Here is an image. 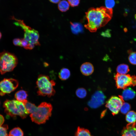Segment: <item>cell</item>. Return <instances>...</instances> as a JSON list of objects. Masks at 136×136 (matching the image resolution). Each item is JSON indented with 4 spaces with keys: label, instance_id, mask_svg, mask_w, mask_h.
I'll list each match as a JSON object with an SVG mask.
<instances>
[{
    "label": "cell",
    "instance_id": "obj_1",
    "mask_svg": "<svg viewBox=\"0 0 136 136\" xmlns=\"http://www.w3.org/2000/svg\"><path fill=\"white\" fill-rule=\"evenodd\" d=\"M87 23L85 27L91 32H95L104 26L111 20L113 15V9L106 7L91 8L86 13Z\"/></svg>",
    "mask_w": 136,
    "mask_h": 136
},
{
    "label": "cell",
    "instance_id": "obj_2",
    "mask_svg": "<svg viewBox=\"0 0 136 136\" xmlns=\"http://www.w3.org/2000/svg\"><path fill=\"white\" fill-rule=\"evenodd\" d=\"M3 107L6 114L12 117L18 115L24 119L29 114L24 104L17 100L7 99L4 103Z\"/></svg>",
    "mask_w": 136,
    "mask_h": 136
},
{
    "label": "cell",
    "instance_id": "obj_3",
    "mask_svg": "<svg viewBox=\"0 0 136 136\" xmlns=\"http://www.w3.org/2000/svg\"><path fill=\"white\" fill-rule=\"evenodd\" d=\"M52 109V106L50 103H41L30 114V116L32 121L39 124L45 123L51 116Z\"/></svg>",
    "mask_w": 136,
    "mask_h": 136
},
{
    "label": "cell",
    "instance_id": "obj_4",
    "mask_svg": "<svg viewBox=\"0 0 136 136\" xmlns=\"http://www.w3.org/2000/svg\"><path fill=\"white\" fill-rule=\"evenodd\" d=\"M55 84V81L53 80H50L48 76L39 75L36 82L38 95L43 96H47L48 97L53 96L55 93L53 88Z\"/></svg>",
    "mask_w": 136,
    "mask_h": 136
},
{
    "label": "cell",
    "instance_id": "obj_5",
    "mask_svg": "<svg viewBox=\"0 0 136 136\" xmlns=\"http://www.w3.org/2000/svg\"><path fill=\"white\" fill-rule=\"evenodd\" d=\"M18 63L16 57L10 53L4 51L0 53V73L3 75L12 71Z\"/></svg>",
    "mask_w": 136,
    "mask_h": 136
},
{
    "label": "cell",
    "instance_id": "obj_6",
    "mask_svg": "<svg viewBox=\"0 0 136 136\" xmlns=\"http://www.w3.org/2000/svg\"><path fill=\"white\" fill-rule=\"evenodd\" d=\"M12 18L16 21L14 23L15 25L20 26L25 31L24 39L30 44L40 45L39 41V34L37 31L26 25L23 20L16 19L14 17Z\"/></svg>",
    "mask_w": 136,
    "mask_h": 136
},
{
    "label": "cell",
    "instance_id": "obj_7",
    "mask_svg": "<svg viewBox=\"0 0 136 136\" xmlns=\"http://www.w3.org/2000/svg\"><path fill=\"white\" fill-rule=\"evenodd\" d=\"M116 86L118 89L124 90L129 86H136V76L129 74H120L118 73L114 77Z\"/></svg>",
    "mask_w": 136,
    "mask_h": 136
},
{
    "label": "cell",
    "instance_id": "obj_8",
    "mask_svg": "<svg viewBox=\"0 0 136 136\" xmlns=\"http://www.w3.org/2000/svg\"><path fill=\"white\" fill-rule=\"evenodd\" d=\"M18 82L12 78H5L0 81V95L3 96L6 94L9 93L17 87Z\"/></svg>",
    "mask_w": 136,
    "mask_h": 136
},
{
    "label": "cell",
    "instance_id": "obj_9",
    "mask_svg": "<svg viewBox=\"0 0 136 136\" xmlns=\"http://www.w3.org/2000/svg\"><path fill=\"white\" fill-rule=\"evenodd\" d=\"M119 97L111 96L107 101L106 107L108 108L113 115L117 114L123 103L124 102L121 95Z\"/></svg>",
    "mask_w": 136,
    "mask_h": 136
},
{
    "label": "cell",
    "instance_id": "obj_10",
    "mask_svg": "<svg viewBox=\"0 0 136 136\" xmlns=\"http://www.w3.org/2000/svg\"><path fill=\"white\" fill-rule=\"evenodd\" d=\"M105 98L106 96L102 91H96L91 96L88 105L92 108H97L104 104Z\"/></svg>",
    "mask_w": 136,
    "mask_h": 136
},
{
    "label": "cell",
    "instance_id": "obj_11",
    "mask_svg": "<svg viewBox=\"0 0 136 136\" xmlns=\"http://www.w3.org/2000/svg\"><path fill=\"white\" fill-rule=\"evenodd\" d=\"M121 136H136V123L127 124L122 131Z\"/></svg>",
    "mask_w": 136,
    "mask_h": 136
},
{
    "label": "cell",
    "instance_id": "obj_12",
    "mask_svg": "<svg viewBox=\"0 0 136 136\" xmlns=\"http://www.w3.org/2000/svg\"><path fill=\"white\" fill-rule=\"evenodd\" d=\"M94 67L92 64L86 62L83 63L80 67V71L83 74L88 76L91 74L94 71Z\"/></svg>",
    "mask_w": 136,
    "mask_h": 136
},
{
    "label": "cell",
    "instance_id": "obj_13",
    "mask_svg": "<svg viewBox=\"0 0 136 136\" xmlns=\"http://www.w3.org/2000/svg\"><path fill=\"white\" fill-rule=\"evenodd\" d=\"M135 95V92L131 88H128L124 90L121 96L124 100H128L133 98Z\"/></svg>",
    "mask_w": 136,
    "mask_h": 136
},
{
    "label": "cell",
    "instance_id": "obj_14",
    "mask_svg": "<svg viewBox=\"0 0 136 136\" xmlns=\"http://www.w3.org/2000/svg\"><path fill=\"white\" fill-rule=\"evenodd\" d=\"M28 96L27 92L22 90L17 91L15 95V97L17 100L23 103L27 100Z\"/></svg>",
    "mask_w": 136,
    "mask_h": 136
},
{
    "label": "cell",
    "instance_id": "obj_15",
    "mask_svg": "<svg viewBox=\"0 0 136 136\" xmlns=\"http://www.w3.org/2000/svg\"><path fill=\"white\" fill-rule=\"evenodd\" d=\"M70 23L71 30L73 33L77 34L83 32V27L81 24L78 23H72L71 22Z\"/></svg>",
    "mask_w": 136,
    "mask_h": 136
},
{
    "label": "cell",
    "instance_id": "obj_16",
    "mask_svg": "<svg viewBox=\"0 0 136 136\" xmlns=\"http://www.w3.org/2000/svg\"><path fill=\"white\" fill-rule=\"evenodd\" d=\"M70 72L67 69L64 68L62 69L58 74L59 78L62 80H66L70 76Z\"/></svg>",
    "mask_w": 136,
    "mask_h": 136
},
{
    "label": "cell",
    "instance_id": "obj_17",
    "mask_svg": "<svg viewBox=\"0 0 136 136\" xmlns=\"http://www.w3.org/2000/svg\"><path fill=\"white\" fill-rule=\"evenodd\" d=\"M126 120L129 123H135L136 122V113L133 111H129L126 115Z\"/></svg>",
    "mask_w": 136,
    "mask_h": 136
},
{
    "label": "cell",
    "instance_id": "obj_18",
    "mask_svg": "<svg viewBox=\"0 0 136 136\" xmlns=\"http://www.w3.org/2000/svg\"><path fill=\"white\" fill-rule=\"evenodd\" d=\"M116 71L117 73L120 74H125L129 71L128 65L125 64H121L117 67Z\"/></svg>",
    "mask_w": 136,
    "mask_h": 136
},
{
    "label": "cell",
    "instance_id": "obj_19",
    "mask_svg": "<svg viewBox=\"0 0 136 136\" xmlns=\"http://www.w3.org/2000/svg\"><path fill=\"white\" fill-rule=\"evenodd\" d=\"M70 5L68 2L65 0L60 1L58 5V9L62 12H65L68 10Z\"/></svg>",
    "mask_w": 136,
    "mask_h": 136
},
{
    "label": "cell",
    "instance_id": "obj_20",
    "mask_svg": "<svg viewBox=\"0 0 136 136\" xmlns=\"http://www.w3.org/2000/svg\"><path fill=\"white\" fill-rule=\"evenodd\" d=\"M75 136H92L89 131L83 128L78 127Z\"/></svg>",
    "mask_w": 136,
    "mask_h": 136
},
{
    "label": "cell",
    "instance_id": "obj_21",
    "mask_svg": "<svg viewBox=\"0 0 136 136\" xmlns=\"http://www.w3.org/2000/svg\"><path fill=\"white\" fill-rule=\"evenodd\" d=\"M23 132L19 127H15L12 129L9 132L10 136H23Z\"/></svg>",
    "mask_w": 136,
    "mask_h": 136
},
{
    "label": "cell",
    "instance_id": "obj_22",
    "mask_svg": "<svg viewBox=\"0 0 136 136\" xmlns=\"http://www.w3.org/2000/svg\"><path fill=\"white\" fill-rule=\"evenodd\" d=\"M76 93L77 97L80 98H82L86 96L87 91L84 88H78L77 90Z\"/></svg>",
    "mask_w": 136,
    "mask_h": 136
},
{
    "label": "cell",
    "instance_id": "obj_23",
    "mask_svg": "<svg viewBox=\"0 0 136 136\" xmlns=\"http://www.w3.org/2000/svg\"><path fill=\"white\" fill-rule=\"evenodd\" d=\"M131 108V106L128 103L124 102L120 109L121 112L123 114H127Z\"/></svg>",
    "mask_w": 136,
    "mask_h": 136
},
{
    "label": "cell",
    "instance_id": "obj_24",
    "mask_svg": "<svg viewBox=\"0 0 136 136\" xmlns=\"http://www.w3.org/2000/svg\"><path fill=\"white\" fill-rule=\"evenodd\" d=\"M128 59L129 62L131 64L136 65V52H131L129 55Z\"/></svg>",
    "mask_w": 136,
    "mask_h": 136
},
{
    "label": "cell",
    "instance_id": "obj_25",
    "mask_svg": "<svg viewBox=\"0 0 136 136\" xmlns=\"http://www.w3.org/2000/svg\"><path fill=\"white\" fill-rule=\"evenodd\" d=\"M8 126L7 125H5L0 126V136H8L7 133Z\"/></svg>",
    "mask_w": 136,
    "mask_h": 136
},
{
    "label": "cell",
    "instance_id": "obj_26",
    "mask_svg": "<svg viewBox=\"0 0 136 136\" xmlns=\"http://www.w3.org/2000/svg\"><path fill=\"white\" fill-rule=\"evenodd\" d=\"M115 4V1L112 0H107L105 1L106 7L107 9H111L114 7Z\"/></svg>",
    "mask_w": 136,
    "mask_h": 136
},
{
    "label": "cell",
    "instance_id": "obj_27",
    "mask_svg": "<svg viewBox=\"0 0 136 136\" xmlns=\"http://www.w3.org/2000/svg\"><path fill=\"white\" fill-rule=\"evenodd\" d=\"M21 46L26 49H29V43L24 39H21Z\"/></svg>",
    "mask_w": 136,
    "mask_h": 136
},
{
    "label": "cell",
    "instance_id": "obj_28",
    "mask_svg": "<svg viewBox=\"0 0 136 136\" xmlns=\"http://www.w3.org/2000/svg\"><path fill=\"white\" fill-rule=\"evenodd\" d=\"M67 1L69 5L73 7L78 6L80 2V1L79 0H69Z\"/></svg>",
    "mask_w": 136,
    "mask_h": 136
},
{
    "label": "cell",
    "instance_id": "obj_29",
    "mask_svg": "<svg viewBox=\"0 0 136 136\" xmlns=\"http://www.w3.org/2000/svg\"><path fill=\"white\" fill-rule=\"evenodd\" d=\"M111 30L107 29L105 31L102 32L101 33V36L103 37L110 38L111 37V34L110 33Z\"/></svg>",
    "mask_w": 136,
    "mask_h": 136
},
{
    "label": "cell",
    "instance_id": "obj_30",
    "mask_svg": "<svg viewBox=\"0 0 136 136\" xmlns=\"http://www.w3.org/2000/svg\"><path fill=\"white\" fill-rule=\"evenodd\" d=\"M13 42L14 45L15 46H21V40L19 39L16 38L14 39Z\"/></svg>",
    "mask_w": 136,
    "mask_h": 136
},
{
    "label": "cell",
    "instance_id": "obj_31",
    "mask_svg": "<svg viewBox=\"0 0 136 136\" xmlns=\"http://www.w3.org/2000/svg\"><path fill=\"white\" fill-rule=\"evenodd\" d=\"M4 121V119L3 116L0 114V126L3 124Z\"/></svg>",
    "mask_w": 136,
    "mask_h": 136
},
{
    "label": "cell",
    "instance_id": "obj_32",
    "mask_svg": "<svg viewBox=\"0 0 136 136\" xmlns=\"http://www.w3.org/2000/svg\"><path fill=\"white\" fill-rule=\"evenodd\" d=\"M49 1L52 3H59L60 1V0H49Z\"/></svg>",
    "mask_w": 136,
    "mask_h": 136
},
{
    "label": "cell",
    "instance_id": "obj_33",
    "mask_svg": "<svg viewBox=\"0 0 136 136\" xmlns=\"http://www.w3.org/2000/svg\"><path fill=\"white\" fill-rule=\"evenodd\" d=\"M2 37V34L1 32H0V39Z\"/></svg>",
    "mask_w": 136,
    "mask_h": 136
},
{
    "label": "cell",
    "instance_id": "obj_34",
    "mask_svg": "<svg viewBox=\"0 0 136 136\" xmlns=\"http://www.w3.org/2000/svg\"><path fill=\"white\" fill-rule=\"evenodd\" d=\"M134 17L135 18L136 20V14H135L134 15Z\"/></svg>",
    "mask_w": 136,
    "mask_h": 136
},
{
    "label": "cell",
    "instance_id": "obj_35",
    "mask_svg": "<svg viewBox=\"0 0 136 136\" xmlns=\"http://www.w3.org/2000/svg\"><path fill=\"white\" fill-rule=\"evenodd\" d=\"M8 136H10L9 135Z\"/></svg>",
    "mask_w": 136,
    "mask_h": 136
},
{
    "label": "cell",
    "instance_id": "obj_36",
    "mask_svg": "<svg viewBox=\"0 0 136 136\" xmlns=\"http://www.w3.org/2000/svg\"></svg>",
    "mask_w": 136,
    "mask_h": 136
}]
</instances>
